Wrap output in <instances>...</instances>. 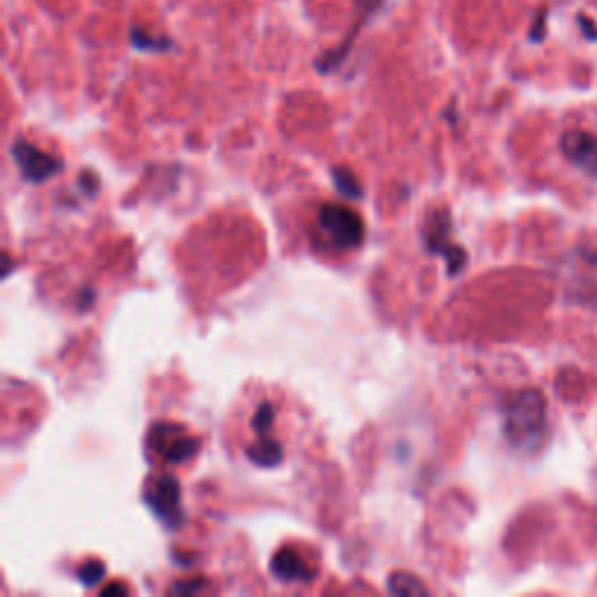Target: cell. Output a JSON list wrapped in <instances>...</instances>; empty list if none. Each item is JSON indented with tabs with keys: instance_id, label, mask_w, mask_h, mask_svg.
Here are the masks:
<instances>
[{
	"instance_id": "cell-10",
	"label": "cell",
	"mask_w": 597,
	"mask_h": 597,
	"mask_svg": "<svg viewBox=\"0 0 597 597\" xmlns=\"http://www.w3.org/2000/svg\"><path fill=\"white\" fill-rule=\"evenodd\" d=\"M248 460L257 467H276L283 460V446L276 439L259 434V441L248 448Z\"/></svg>"
},
{
	"instance_id": "cell-17",
	"label": "cell",
	"mask_w": 597,
	"mask_h": 597,
	"mask_svg": "<svg viewBox=\"0 0 597 597\" xmlns=\"http://www.w3.org/2000/svg\"><path fill=\"white\" fill-rule=\"evenodd\" d=\"M77 185H80V189L84 194L87 196H94L96 194V185H98V178L94 173H89V171H82L80 173V178H77Z\"/></svg>"
},
{
	"instance_id": "cell-9",
	"label": "cell",
	"mask_w": 597,
	"mask_h": 597,
	"mask_svg": "<svg viewBox=\"0 0 597 597\" xmlns=\"http://www.w3.org/2000/svg\"><path fill=\"white\" fill-rule=\"evenodd\" d=\"M448 231H451V213H446V210L432 213L425 231V248L430 252H437V255H444V252L451 248V243H448Z\"/></svg>"
},
{
	"instance_id": "cell-16",
	"label": "cell",
	"mask_w": 597,
	"mask_h": 597,
	"mask_svg": "<svg viewBox=\"0 0 597 597\" xmlns=\"http://www.w3.org/2000/svg\"><path fill=\"white\" fill-rule=\"evenodd\" d=\"M206 581H203L201 577H196V579H187V581H178V584H173V588H171V593H201V591H206Z\"/></svg>"
},
{
	"instance_id": "cell-1",
	"label": "cell",
	"mask_w": 597,
	"mask_h": 597,
	"mask_svg": "<svg viewBox=\"0 0 597 597\" xmlns=\"http://www.w3.org/2000/svg\"><path fill=\"white\" fill-rule=\"evenodd\" d=\"M549 434L546 399L539 390L514 392L504 402V437L516 451L535 453Z\"/></svg>"
},
{
	"instance_id": "cell-3",
	"label": "cell",
	"mask_w": 597,
	"mask_h": 597,
	"mask_svg": "<svg viewBox=\"0 0 597 597\" xmlns=\"http://www.w3.org/2000/svg\"><path fill=\"white\" fill-rule=\"evenodd\" d=\"M145 504L166 528H180L185 511L180 504V483L173 474H161L145 488Z\"/></svg>"
},
{
	"instance_id": "cell-4",
	"label": "cell",
	"mask_w": 597,
	"mask_h": 597,
	"mask_svg": "<svg viewBox=\"0 0 597 597\" xmlns=\"http://www.w3.org/2000/svg\"><path fill=\"white\" fill-rule=\"evenodd\" d=\"M147 441H150L152 451L161 455L168 465H180V462H187L196 451H199V439L187 437V434H182L178 427L166 425V423L154 425Z\"/></svg>"
},
{
	"instance_id": "cell-15",
	"label": "cell",
	"mask_w": 597,
	"mask_h": 597,
	"mask_svg": "<svg viewBox=\"0 0 597 597\" xmlns=\"http://www.w3.org/2000/svg\"><path fill=\"white\" fill-rule=\"evenodd\" d=\"M273 420H276V411H273V404H269V402L259 404L255 418H252V430H255L257 434H266L271 430Z\"/></svg>"
},
{
	"instance_id": "cell-12",
	"label": "cell",
	"mask_w": 597,
	"mask_h": 597,
	"mask_svg": "<svg viewBox=\"0 0 597 597\" xmlns=\"http://www.w3.org/2000/svg\"><path fill=\"white\" fill-rule=\"evenodd\" d=\"M332 180L343 196H348V199H362V187L360 180L355 178V173L346 171V168H334Z\"/></svg>"
},
{
	"instance_id": "cell-11",
	"label": "cell",
	"mask_w": 597,
	"mask_h": 597,
	"mask_svg": "<svg viewBox=\"0 0 597 597\" xmlns=\"http://www.w3.org/2000/svg\"><path fill=\"white\" fill-rule=\"evenodd\" d=\"M390 593L395 595H427V586L409 572H395L388 579Z\"/></svg>"
},
{
	"instance_id": "cell-14",
	"label": "cell",
	"mask_w": 597,
	"mask_h": 597,
	"mask_svg": "<svg viewBox=\"0 0 597 597\" xmlns=\"http://www.w3.org/2000/svg\"><path fill=\"white\" fill-rule=\"evenodd\" d=\"M131 42L136 49H154V52H161V49H168L171 47V40L168 38H152V35H147L140 31V28H133L131 31Z\"/></svg>"
},
{
	"instance_id": "cell-8",
	"label": "cell",
	"mask_w": 597,
	"mask_h": 597,
	"mask_svg": "<svg viewBox=\"0 0 597 597\" xmlns=\"http://www.w3.org/2000/svg\"><path fill=\"white\" fill-rule=\"evenodd\" d=\"M271 572L280 581H304V584H308V581L315 579L313 567H308L306 560L290 546H285L273 556Z\"/></svg>"
},
{
	"instance_id": "cell-13",
	"label": "cell",
	"mask_w": 597,
	"mask_h": 597,
	"mask_svg": "<svg viewBox=\"0 0 597 597\" xmlns=\"http://www.w3.org/2000/svg\"><path fill=\"white\" fill-rule=\"evenodd\" d=\"M77 579L82 586H96L98 581L105 579V565L101 560H89V563L77 567Z\"/></svg>"
},
{
	"instance_id": "cell-5",
	"label": "cell",
	"mask_w": 597,
	"mask_h": 597,
	"mask_svg": "<svg viewBox=\"0 0 597 597\" xmlns=\"http://www.w3.org/2000/svg\"><path fill=\"white\" fill-rule=\"evenodd\" d=\"M12 159L17 161L21 175H24L28 182H45L54 178L63 166V161L56 159L54 154L40 150V147H35L28 143V140L21 138L14 140Z\"/></svg>"
},
{
	"instance_id": "cell-7",
	"label": "cell",
	"mask_w": 597,
	"mask_h": 597,
	"mask_svg": "<svg viewBox=\"0 0 597 597\" xmlns=\"http://www.w3.org/2000/svg\"><path fill=\"white\" fill-rule=\"evenodd\" d=\"M357 5H360V19L353 24V31H350L348 38L343 40L339 47L332 49V52H327L325 56H320V59L315 61V68H318L320 73H332V70L341 66L343 59H346L350 52V47H353V40L357 38V33H360V28L364 26V21H367L371 12H376V7L381 5V0H357Z\"/></svg>"
},
{
	"instance_id": "cell-2",
	"label": "cell",
	"mask_w": 597,
	"mask_h": 597,
	"mask_svg": "<svg viewBox=\"0 0 597 597\" xmlns=\"http://www.w3.org/2000/svg\"><path fill=\"white\" fill-rule=\"evenodd\" d=\"M318 227L336 250H353L364 241V220L348 206L336 203L320 206Z\"/></svg>"
},
{
	"instance_id": "cell-6",
	"label": "cell",
	"mask_w": 597,
	"mask_h": 597,
	"mask_svg": "<svg viewBox=\"0 0 597 597\" xmlns=\"http://www.w3.org/2000/svg\"><path fill=\"white\" fill-rule=\"evenodd\" d=\"M560 150L570 164L597 180V136L588 131H567L560 140Z\"/></svg>"
}]
</instances>
